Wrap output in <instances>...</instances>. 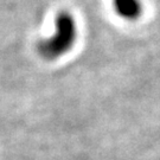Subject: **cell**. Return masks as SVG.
<instances>
[{"label": "cell", "instance_id": "cell-1", "mask_svg": "<svg viewBox=\"0 0 160 160\" xmlns=\"http://www.w3.org/2000/svg\"><path fill=\"white\" fill-rule=\"evenodd\" d=\"M77 28L74 17L68 12H61L56 18L55 33L40 43V53L48 59H55L65 55L74 46Z\"/></svg>", "mask_w": 160, "mask_h": 160}, {"label": "cell", "instance_id": "cell-2", "mask_svg": "<svg viewBox=\"0 0 160 160\" xmlns=\"http://www.w3.org/2000/svg\"><path fill=\"white\" fill-rule=\"evenodd\" d=\"M113 7L119 17L129 22L138 20L143 12L141 0H113Z\"/></svg>", "mask_w": 160, "mask_h": 160}]
</instances>
